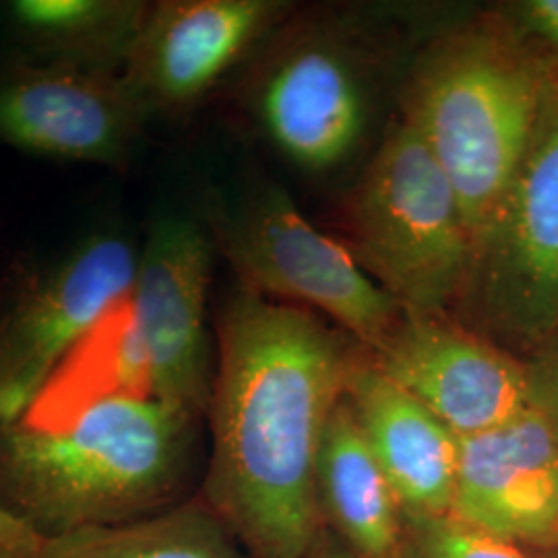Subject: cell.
<instances>
[{"label": "cell", "instance_id": "6da1fadb", "mask_svg": "<svg viewBox=\"0 0 558 558\" xmlns=\"http://www.w3.org/2000/svg\"><path fill=\"white\" fill-rule=\"evenodd\" d=\"M360 345L308 308L236 288L218 319L201 499L251 558H300L327 532L315 472Z\"/></svg>", "mask_w": 558, "mask_h": 558}, {"label": "cell", "instance_id": "7a4b0ae2", "mask_svg": "<svg viewBox=\"0 0 558 558\" xmlns=\"http://www.w3.org/2000/svg\"><path fill=\"white\" fill-rule=\"evenodd\" d=\"M199 422L114 398L59 433L0 424V502L41 538L160 515L193 499Z\"/></svg>", "mask_w": 558, "mask_h": 558}, {"label": "cell", "instance_id": "3957f363", "mask_svg": "<svg viewBox=\"0 0 558 558\" xmlns=\"http://www.w3.org/2000/svg\"><path fill=\"white\" fill-rule=\"evenodd\" d=\"M548 66L505 21L480 23L435 41L408 85L403 119L456 189L474 259L532 143Z\"/></svg>", "mask_w": 558, "mask_h": 558}, {"label": "cell", "instance_id": "277c9868", "mask_svg": "<svg viewBox=\"0 0 558 558\" xmlns=\"http://www.w3.org/2000/svg\"><path fill=\"white\" fill-rule=\"evenodd\" d=\"M350 253L405 315H453L474 246L456 189L403 119L366 166L348 205Z\"/></svg>", "mask_w": 558, "mask_h": 558}, {"label": "cell", "instance_id": "5b68a950", "mask_svg": "<svg viewBox=\"0 0 558 558\" xmlns=\"http://www.w3.org/2000/svg\"><path fill=\"white\" fill-rule=\"evenodd\" d=\"M458 319L518 356L558 339V66L515 180L482 240ZM527 359V360H530Z\"/></svg>", "mask_w": 558, "mask_h": 558}, {"label": "cell", "instance_id": "8992f818", "mask_svg": "<svg viewBox=\"0 0 558 558\" xmlns=\"http://www.w3.org/2000/svg\"><path fill=\"white\" fill-rule=\"evenodd\" d=\"M211 239L240 288L319 311L366 352H377L403 319L398 302L350 248L306 220L279 186L267 184L232 207H216Z\"/></svg>", "mask_w": 558, "mask_h": 558}, {"label": "cell", "instance_id": "52a82bcc", "mask_svg": "<svg viewBox=\"0 0 558 558\" xmlns=\"http://www.w3.org/2000/svg\"><path fill=\"white\" fill-rule=\"evenodd\" d=\"M137 267L131 240L98 232L11 279L0 296V424L23 418L64 356L133 290Z\"/></svg>", "mask_w": 558, "mask_h": 558}, {"label": "cell", "instance_id": "ba28073f", "mask_svg": "<svg viewBox=\"0 0 558 558\" xmlns=\"http://www.w3.org/2000/svg\"><path fill=\"white\" fill-rule=\"evenodd\" d=\"M211 257L214 239L199 221L161 214L149 226L131 290L154 399L197 420L207 418L216 380L207 336Z\"/></svg>", "mask_w": 558, "mask_h": 558}, {"label": "cell", "instance_id": "9c48e42d", "mask_svg": "<svg viewBox=\"0 0 558 558\" xmlns=\"http://www.w3.org/2000/svg\"><path fill=\"white\" fill-rule=\"evenodd\" d=\"M368 356L458 437L530 410L525 360L453 315L403 313L391 338Z\"/></svg>", "mask_w": 558, "mask_h": 558}, {"label": "cell", "instance_id": "30bf717a", "mask_svg": "<svg viewBox=\"0 0 558 558\" xmlns=\"http://www.w3.org/2000/svg\"><path fill=\"white\" fill-rule=\"evenodd\" d=\"M147 117L120 73L25 60L0 71V143L32 156L119 166Z\"/></svg>", "mask_w": 558, "mask_h": 558}, {"label": "cell", "instance_id": "8fae6325", "mask_svg": "<svg viewBox=\"0 0 558 558\" xmlns=\"http://www.w3.org/2000/svg\"><path fill=\"white\" fill-rule=\"evenodd\" d=\"M281 0H161L147 9L122 80L147 114L180 112L278 23Z\"/></svg>", "mask_w": 558, "mask_h": 558}, {"label": "cell", "instance_id": "7c38bea8", "mask_svg": "<svg viewBox=\"0 0 558 558\" xmlns=\"http://www.w3.org/2000/svg\"><path fill=\"white\" fill-rule=\"evenodd\" d=\"M451 518L534 557L558 548V440L530 408L459 439Z\"/></svg>", "mask_w": 558, "mask_h": 558}, {"label": "cell", "instance_id": "4fadbf2b", "mask_svg": "<svg viewBox=\"0 0 558 558\" xmlns=\"http://www.w3.org/2000/svg\"><path fill=\"white\" fill-rule=\"evenodd\" d=\"M257 114L283 156L319 172L359 147L368 101L343 50L329 41H302L269 64L257 92Z\"/></svg>", "mask_w": 558, "mask_h": 558}, {"label": "cell", "instance_id": "5bb4252c", "mask_svg": "<svg viewBox=\"0 0 558 558\" xmlns=\"http://www.w3.org/2000/svg\"><path fill=\"white\" fill-rule=\"evenodd\" d=\"M343 398L391 484L401 515H449L461 437L389 379L364 348L350 366Z\"/></svg>", "mask_w": 558, "mask_h": 558}, {"label": "cell", "instance_id": "9a60e30c", "mask_svg": "<svg viewBox=\"0 0 558 558\" xmlns=\"http://www.w3.org/2000/svg\"><path fill=\"white\" fill-rule=\"evenodd\" d=\"M114 398L154 399L151 362L131 292L64 356L17 422L41 433H59L94 405Z\"/></svg>", "mask_w": 558, "mask_h": 558}, {"label": "cell", "instance_id": "2e32d148", "mask_svg": "<svg viewBox=\"0 0 558 558\" xmlns=\"http://www.w3.org/2000/svg\"><path fill=\"white\" fill-rule=\"evenodd\" d=\"M315 490L325 530L366 558H396L401 509L345 398L327 422Z\"/></svg>", "mask_w": 558, "mask_h": 558}, {"label": "cell", "instance_id": "e0dca14e", "mask_svg": "<svg viewBox=\"0 0 558 558\" xmlns=\"http://www.w3.org/2000/svg\"><path fill=\"white\" fill-rule=\"evenodd\" d=\"M149 2L11 0L4 17L25 62L122 73Z\"/></svg>", "mask_w": 558, "mask_h": 558}, {"label": "cell", "instance_id": "ac0fdd59", "mask_svg": "<svg viewBox=\"0 0 558 558\" xmlns=\"http://www.w3.org/2000/svg\"><path fill=\"white\" fill-rule=\"evenodd\" d=\"M41 558H251L211 507L193 497L154 518L46 538Z\"/></svg>", "mask_w": 558, "mask_h": 558}, {"label": "cell", "instance_id": "d6986e66", "mask_svg": "<svg viewBox=\"0 0 558 558\" xmlns=\"http://www.w3.org/2000/svg\"><path fill=\"white\" fill-rule=\"evenodd\" d=\"M396 558H538L451 515H401Z\"/></svg>", "mask_w": 558, "mask_h": 558}, {"label": "cell", "instance_id": "ffe728a7", "mask_svg": "<svg viewBox=\"0 0 558 558\" xmlns=\"http://www.w3.org/2000/svg\"><path fill=\"white\" fill-rule=\"evenodd\" d=\"M507 13L505 23L519 40L538 44L558 66V0H523Z\"/></svg>", "mask_w": 558, "mask_h": 558}, {"label": "cell", "instance_id": "44dd1931", "mask_svg": "<svg viewBox=\"0 0 558 558\" xmlns=\"http://www.w3.org/2000/svg\"><path fill=\"white\" fill-rule=\"evenodd\" d=\"M525 364L530 408L558 440V339Z\"/></svg>", "mask_w": 558, "mask_h": 558}, {"label": "cell", "instance_id": "7402d4cb", "mask_svg": "<svg viewBox=\"0 0 558 558\" xmlns=\"http://www.w3.org/2000/svg\"><path fill=\"white\" fill-rule=\"evenodd\" d=\"M44 542L34 527L0 502V558H41Z\"/></svg>", "mask_w": 558, "mask_h": 558}, {"label": "cell", "instance_id": "603a6c76", "mask_svg": "<svg viewBox=\"0 0 558 558\" xmlns=\"http://www.w3.org/2000/svg\"><path fill=\"white\" fill-rule=\"evenodd\" d=\"M300 558H366L359 555L356 550H352L348 544H343L341 539L336 538L331 532H325L320 536L319 542Z\"/></svg>", "mask_w": 558, "mask_h": 558}, {"label": "cell", "instance_id": "cb8c5ba5", "mask_svg": "<svg viewBox=\"0 0 558 558\" xmlns=\"http://www.w3.org/2000/svg\"><path fill=\"white\" fill-rule=\"evenodd\" d=\"M544 558H558V548H557V550H555V553H550V555H548V557H544Z\"/></svg>", "mask_w": 558, "mask_h": 558}]
</instances>
